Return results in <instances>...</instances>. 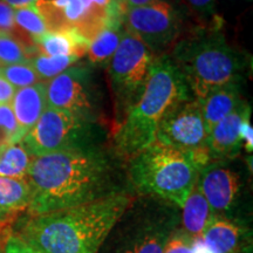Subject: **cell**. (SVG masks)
Returning <instances> with one entry per match:
<instances>
[{"label":"cell","instance_id":"1","mask_svg":"<svg viewBox=\"0 0 253 253\" xmlns=\"http://www.w3.org/2000/svg\"><path fill=\"white\" fill-rule=\"evenodd\" d=\"M108 163L90 148L75 147L33 157L27 172L31 216L77 207L108 195Z\"/></svg>","mask_w":253,"mask_h":253},{"label":"cell","instance_id":"2","mask_svg":"<svg viewBox=\"0 0 253 253\" xmlns=\"http://www.w3.org/2000/svg\"><path fill=\"white\" fill-rule=\"evenodd\" d=\"M130 203L128 195L110 192L77 207L31 216L19 238L41 253H96Z\"/></svg>","mask_w":253,"mask_h":253},{"label":"cell","instance_id":"3","mask_svg":"<svg viewBox=\"0 0 253 253\" xmlns=\"http://www.w3.org/2000/svg\"><path fill=\"white\" fill-rule=\"evenodd\" d=\"M188 99L189 87L172 59L167 54L155 56L140 99L128 109L114 135L119 153L132 160L154 143L161 121Z\"/></svg>","mask_w":253,"mask_h":253},{"label":"cell","instance_id":"4","mask_svg":"<svg viewBox=\"0 0 253 253\" xmlns=\"http://www.w3.org/2000/svg\"><path fill=\"white\" fill-rule=\"evenodd\" d=\"M170 58L196 100H202L213 88L239 81L244 68L240 54L230 46L220 28L199 26L181 37Z\"/></svg>","mask_w":253,"mask_h":253},{"label":"cell","instance_id":"5","mask_svg":"<svg viewBox=\"0 0 253 253\" xmlns=\"http://www.w3.org/2000/svg\"><path fill=\"white\" fill-rule=\"evenodd\" d=\"M199 170L189 155L155 141L132 158L131 177L141 191L183 207Z\"/></svg>","mask_w":253,"mask_h":253},{"label":"cell","instance_id":"6","mask_svg":"<svg viewBox=\"0 0 253 253\" xmlns=\"http://www.w3.org/2000/svg\"><path fill=\"white\" fill-rule=\"evenodd\" d=\"M47 31L74 32L91 42L104 28L123 21L126 7L112 0H38Z\"/></svg>","mask_w":253,"mask_h":253},{"label":"cell","instance_id":"7","mask_svg":"<svg viewBox=\"0 0 253 253\" xmlns=\"http://www.w3.org/2000/svg\"><path fill=\"white\" fill-rule=\"evenodd\" d=\"M155 141L189 155L199 171L212 160L201 106L191 97L167 114L158 126Z\"/></svg>","mask_w":253,"mask_h":253},{"label":"cell","instance_id":"8","mask_svg":"<svg viewBox=\"0 0 253 253\" xmlns=\"http://www.w3.org/2000/svg\"><path fill=\"white\" fill-rule=\"evenodd\" d=\"M155 54L142 41L125 30L118 49L108 62V72L116 97L126 112L140 99L150 74Z\"/></svg>","mask_w":253,"mask_h":253},{"label":"cell","instance_id":"9","mask_svg":"<svg viewBox=\"0 0 253 253\" xmlns=\"http://www.w3.org/2000/svg\"><path fill=\"white\" fill-rule=\"evenodd\" d=\"M123 26L155 54L172 48L182 37L183 25L181 14L170 2L154 0L149 4L126 8Z\"/></svg>","mask_w":253,"mask_h":253},{"label":"cell","instance_id":"10","mask_svg":"<svg viewBox=\"0 0 253 253\" xmlns=\"http://www.w3.org/2000/svg\"><path fill=\"white\" fill-rule=\"evenodd\" d=\"M84 123L74 114L47 107L21 143L33 157L80 145Z\"/></svg>","mask_w":253,"mask_h":253},{"label":"cell","instance_id":"11","mask_svg":"<svg viewBox=\"0 0 253 253\" xmlns=\"http://www.w3.org/2000/svg\"><path fill=\"white\" fill-rule=\"evenodd\" d=\"M46 102L50 108L65 110L84 121L93 113L88 71L71 67L46 81Z\"/></svg>","mask_w":253,"mask_h":253},{"label":"cell","instance_id":"12","mask_svg":"<svg viewBox=\"0 0 253 253\" xmlns=\"http://www.w3.org/2000/svg\"><path fill=\"white\" fill-rule=\"evenodd\" d=\"M197 184L213 212H223L232 207L240 185L235 171L211 163L199 171Z\"/></svg>","mask_w":253,"mask_h":253},{"label":"cell","instance_id":"13","mask_svg":"<svg viewBox=\"0 0 253 253\" xmlns=\"http://www.w3.org/2000/svg\"><path fill=\"white\" fill-rule=\"evenodd\" d=\"M251 116V108L243 101L232 113L213 126L208 135V149L211 158L231 157L239 153L242 147L240 129Z\"/></svg>","mask_w":253,"mask_h":253},{"label":"cell","instance_id":"14","mask_svg":"<svg viewBox=\"0 0 253 253\" xmlns=\"http://www.w3.org/2000/svg\"><path fill=\"white\" fill-rule=\"evenodd\" d=\"M203 115L208 135L218 122L235 110L243 102L239 81L230 82L213 88L202 100H197Z\"/></svg>","mask_w":253,"mask_h":253},{"label":"cell","instance_id":"15","mask_svg":"<svg viewBox=\"0 0 253 253\" xmlns=\"http://www.w3.org/2000/svg\"><path fill=\"white\" fill-rule=\"evenodd\" d=\"M19 126L25 135L38 122L47 108L46 82H39L15 90L11 103Z\"/></svg>","mask_w":253,"mask_h":253},{"label":"cell","instance_id":"16","mask_svg":"<svg viewBox=\"0 0 253 253\" xmlns=\"http://www.w3.org/2000/svg\"><path fill=\"white\" fill-rule=\"evenodd\" d=\"M39 54L47 56H77L87 54L89 41L74 32H49L33 40Z\"/></svg>","mask_w":253,"mask_h":253},{"label":"cell","instance_id":"17","mask_svg":"<svg viewBox=\"0 0 253 253\" xmlns=\"http://www.w3.org/2000/svg\"><path fill=\"white\" fill-rule=\"evenodd\" d=\"M201 237L213 252L238 253L244 237V230L235 221L214 216Z\"/></svg>","mask_w":253,"mask_h":253},{"label":"cell","instance_id":"18","mask_svg":"<svg viewBox=\"0 0 253 253\" xmlns=\"http://www.w3.org/2000/svg\"><path fill=\"white\" fill-rule=\"evenodd\" d=\"M31 190L26 178L0 177V224L28 210Z\"/></svg>","mask_w":253,"mask_h":253},{"label":"cell","instance_id":"19","mask_svg":"<svg viewBox=\"0 0 253 253\" xmlns=\"http://www.w3.org/2000/svg\"><path fill=\"white\" fill-rule=\"evenodd\" d=\"M182 208V221L184 232L192 238L203 235L209 224L214 218V212L209 205L204 195L202 194L197 183L189 194Z\"/></svg>","mask_w":253,"mask_h":253},{"label":"cell","instance_id":"20","mask_svg":"<svg viewBox=\"0 0 253 253\" xmlns=\"http://www.w3.org/2000/svg\"><path fill=\"white\" fill-rule=\"evenodd\" d=\"M123 33H125L123 21H118L109 25L97 34V37L89 43L87 50L88 60L90 63L104 65L109 62L115 50L118 49Z\"/></svg>","mask_w":253,"mask_h":253},{"label":"cell","instance_id":"21","mask_svg":"<svg viewBox=\"0 0 253 253\" xmlns=\"http://www.w3.org/2000/svg\"><path fill=\"white\" fill-rule=\"evenodd\" d=\"M33 156L20 142L0 149V177L26 178Z\"/></svg>","mask_w":253,"mask_h":253},{"label":"cell","instance_id":"22","mask_svg":"<svg viewBox=\"0 0 253 253\" xmlns=\"http://www.w3.org/2000/svg\"><path fill=\"white\" fill-rule=\"evenodd\" d=\"M14 21L18 30L19 40L23 43L26 42L27 47L33 46L28 45L27 42H30V41L26 39L25 36H28L30 39L33 41L47 32L46 25L34 6L14 9ZM32 45H34V43H32Z\"/></svg>","mask_w":253,"mask_h":253},{"label":"cell","instance_id":"23","mask_svg":"<svg viewBox=\"0 0 253 253\" xmlns=\"http://www.w3.org/2000/svg\"><path fill=\"white\" fill-rule=\"evenodd\" d=\"M33 52L39 54L37 48H28L13 34L0 31V66L26 63L36 55Z\"/></svg>","mask_w":253,"mask_h":253},{"label":"cell","instance_id":"24","mask_svg":"<svg viewBox=\"0 0 253 253\" xmlns=\"http://www.w3.org/2000/svg\"><path fill=\"white\" fill-rule=\"evenodd\" d=\"M78 60L79 58L77 56H47L37 54L28 60V63L33 67L41 81L46 82L61 74L66 69L73 67Z\"/></svg>","mask_w":253,"mask_h":253},{"label":"cell","instance_id":"25","mask_svg":"<svg viewBox=\"0 0 253 253\" xmlns=\"http://www.w3.org/2000/svg\"><path fill=\"white\" fill-rule=\"evenodd\" d=\"M0 77L8 81L15 89L43 82L28 62L0 66Z\"/></svg>","mask_w":253,"mask_h":253},{"label":"cell","instance_id":"26","mask_svg":"<svg viewBox=\"0 0 253 253\" xmlns=\"http://www.w3.org/2000/svg\"><path fill=\"white\" fill-rule=\"evenodd\" d=\"M168 233L163 230H149L141 233L122 253H163Z\"/></svg>","mask_w":253,"mask_h":253},{"label":"cell","instance_id":"27","mask_svg":"<svg viewBox=\"0 0 253 253\" xmlns=\"http://www.w3.org/2000/svg\"><path fill=\"white\" fill-rule=\"evenodd\" d=\"M25 134L19 126L9 104H0V149L20 142Z\"/></svg>","mask_w":253,"mask_h":253},{"label":"cell","instance_id":"28","mask_svg":"<svg viewBox=\"0 0 253 253\" xmlns=\"http://www.w3.org/2000/svg\"><path fill=\"white\" fill-rule=\"evenodd\" d=\"M192 14L201 21V27L221 28V19L216 12V0H184Z\"/></svg>","mask_w":253,"mask_h":253},{"label":"cell","instance_id":"29","mask_svg":"<svg viewBox=\"0 0 253 253\" xmlns=\"http://www.w3.org/2000/svg\"><path fill=\"white\" fill-rule=\"evenodd\" d=\"M192 237L184 231H176L168 236L163 253H191Z\"/></svg>","mask_w":253,"mask_h":253},{"label":"cell","instance_id":"30","mask_svg":"<svg viewBox=\"0 0 253 253\" xmlns=\"http://www.w3.org/2000/svg\"><path fill=\"white\" fill-rule=\"evenodd\" d=\"M0 31L13 34L18 38V30L14 21V9L0 0Z\"/></svg>","mask_w":253,"mask_h":253},{"label":"cell","instance_id":"31","mask_svg":"<svg viewBox=\"0 0 253 253\" xmlns=\"http://www.w3.org/2000/svg\"><path fill=\"white\" fill-rule=\"evenodd\" d=\"M5 253H41L19 237H11L5 246Z\"/></svg>","mask_w":253,"mask_h":253},{"label":"cell","instance_id":"32","mask_svg":"<svg viewBox=\"0 0 253 253\" xmlns=\"http://www.w3.org/2000/svg\"><path fill=\"white\" fill-rule=\"evenodd\" d=\"M15 88L6 81L4 78L0 77V104H9L13 99Z\"/></svg>","mask_w":253,"mask_h":253},{"label":"cell","instance_id":"33","mask_svg":"<svg viewBox=\"0 0 253 253\" xmlns=\"http://www.w3.org/2000/svg\"><path fill=\"white\" fill-rule=\"evenodd\" d=\"M240 138H242V144H244L245 149L248 151H252L253 149V129L251 126V121L246 120L243 123L242 129H240Z\"/></svg>","mask_w":253,"mask_h":253},{"label":"cell","instance_id":"34","mask_svg":"<svg viewBox=\"0 0 253 253\" xmlns=\"http://www.w3.org/2000/svg\"><path fill=\"white\" fill-rule=\"evenodd\" d=\"M191 253H216L213 252L207 243L204 242L203 238L201 236L194 237L192 238V244H191Z\"/></svg>","mask_w":253,"mask_h":253},{"label":"cell","instance_id":"35","mask_svg":"<svg viewBox=\"0 0 253 253\" xmlns=\"http://www.w3.org/2000/svg\"><path fill=\"white\" fill-rule=\"evenodd\" d=\"M5 4L11 6L13 9H19L24 7H31V6H34V4L38 1V0H2Z\"/></svg>","mask_w":253,"mask_h":253},{"label":"cell","instance_id":"36","mask_svg":"<svg viewBox=\"0 0 253 253\" xmlns=\"http://www.w3.org/2000/svg\"><path fill=\"white\" fill-rule=\"evenodd\" d=\"M154 1V0H126V6L128 7H137V6H142L149 2Z\"/></svg>","mask_w":253,"mask_h":253},{"label":"cell","instance_id":"37","mask_svg":"<svg viewBox=\"0 0 253 253\" xmlns=\"http://www.w3.org/2000/svg\"><path fill=\"white\" fill-rule=\"evenodd\" d=\"M112 1L116 2V4L121 5V6H123V7L126 8V0H112Z\"/></svg>","mask_w":253,"mask_h":253}]
</instances>
